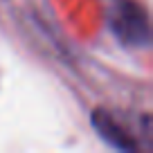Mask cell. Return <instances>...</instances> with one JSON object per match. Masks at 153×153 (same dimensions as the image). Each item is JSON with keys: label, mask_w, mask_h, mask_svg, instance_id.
I'll return each mask as SVG.
<instances>
[{"label": "cell", "mask_w": 153, "mask_h": 153, "mask_svg": "<svg viewBox=\"0 0 153 153\" xmlns=\"http://www.w3.org/2000/svg\"><path fill=\"white\" fill-rule=\"evenodd\" d=\"M110 29L126 48H146L151 43L149 16L135 0H113L108 11Z\"/></svg>", "instance_id": "1"}, {"label": "cell", "mask_w": 153, "mask_h": 153, "mask_svg": "<svg viewBox=\"0 0 153 153\" xmlns=\"http://www.w3.org/2000/svg\"><path fill=\"white\" fill-rule=\"evenodd\" d=\"M92 126H95L97 133L108 144H113L115 149H122V151H133V149H137V144L133 142L131 133L115 120L110 113H106V110H95V113H92Z\"/></svg>", "instance_id": "2"}]
</instances>
